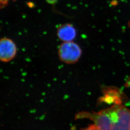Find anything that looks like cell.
Here are the masks:
<instances>
[{
    "label": "cell",
    "mask_w": 130,
    "mask_h": 130,
    "mask_svg": "<svg viewBox=\"0 0 130 130\" xmlns=\"http://www.w3.org/2000/svg\"><path fill=\"white\" fill-rule=\"evenodd\" d=\"M75 118L90 120L101 130H130V110L121 104L98 112H79Z\"/></svg>",
    "instance_id": "cell-1"
},
{
    "label": "cell",
    "mask_w": 130,
    "mask_h": 130,
    "mask_svg": "<svg viewBox=\"0 0 130 130\" xmlns=\"http://www.w3.org/2000/svg\"><path fill=\"white\" fill-rule=\"evenodd\" d=\"M58 55L62 61L66 64H74L78 61L82 54L81 49L73 41L63 42L59 46Z\"/></svg>",
    "instance_id": "cell-2"
},
{
    "label": "cell",
    "mask_w": 130,
    "mask_h": 130,
    "mask_svg": "<svg viewBox=\"0 0 130 130\" xmlns=\"http://www.w3.org/2000/svg\"><path fill=\"white\" fill-rule=\"evenodd\" d=\"M17 52L16 44L12 39L6 37L0 39V61H11L15 58Z\"/></svg>",
    "instance_id": "cell-3"
},
{
    "label": "cell",
    "mask_w": 130,
    "mask_h": 130,
    "mask_svg": "<svg viewBox=\"0 0 130 130\" xmlns=\"http://www.w3.org/2000/svg\"><path fill=\"white\" fill-rule=\"evenodd\" d=\"M75 28L70 24H63L60 25L57 30V36L63 42L72 41L76 36Z\"/></svg>",
    "instance_id": "cell-4"
},
{
    "label": "cell",
    "mask_w": 130,
    "mask_h": 130,
    "mask_svg": "<svg viewBox=\"0 0 130 130\" xmlns=\"http://www.w3.org/2000/svg\"><path fill=\"white\" fill-rule=\"evenodd\" d=\"M10 1L11 0H0V9L5 7L6 6H7ZM12 1H15V0Z\"/></svg>",
    "instance_id": "cell-5"
},
{
    "label": "cell",
    "mask_w": 130,
    "mask_h": 130,
    "mask_svg": "<svg viewBox=\"0 0 130 130\" xmlns=\"http://www.w3.org/2000/svg\"><path fill=\"white\" fill-rule=\"evenodd\" d=\"M83 130H101L96 125L94 124H92L91 125L85 128Z\"/></svg>",
    "instance_id": "cell-6"
},
{
    "label": "cell",
    "mask_w": 130,
    "mask_h": 130,
    "mask_svg": "<svg viewBox=\"0 0 130 130\" xmlns=\"http://www.w3.org/2000/svg\"><path fill=\"white\" fill-rule=\"evenodd\" d=\"M59 0H46V1L49 3V4H54L56 3Z\"/></svg>",
    "instance_id": "cell-7"
}]
</instances>
